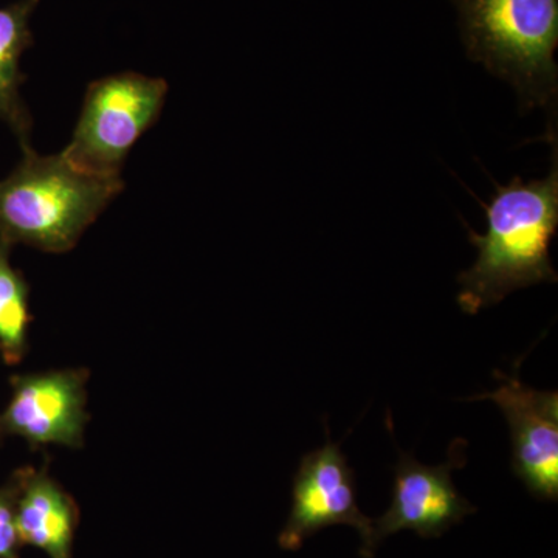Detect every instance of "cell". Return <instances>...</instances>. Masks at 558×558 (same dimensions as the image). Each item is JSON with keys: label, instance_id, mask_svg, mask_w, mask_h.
<instances>
[{"label": "cell", "instance_id": "7", "mask_svg": "<svg viewBox=\"0 0 558 558\" xmlns=\"http://www.w3.org/2000/svg\"><path fill=\"white\" fill-rule=\"evenodd\" d=\"M512 376L494 371L499 387L468 400H490L505 414L512 438V470L529 494L543 501L558 499V392L538 391Z\"/></svg>", "mask_w": 558, "mask_h": 558}, {"label": "cell", "instance_id": "10", "mask_svg": "<svg viewBox=\"0 0 558 558\" xmlns=\"http://www.w3.org/2000/svg\"><path fill=\"white\" fill-rule=\"evenodd\" d=\"M39 0H17L0 9V120L21 145L31 143L32 117L22 100L21 58L33 44L31 20Z\"/></svg>", "mask_w": 558, "mask_h": 558}, {"label": "cell", "instance_id": "2", "mask_svg": "<svg viewBox=\"0 0 558 558\" xmlns=\"http://www.w3.org/2000/svg\"><path fill=\"white\" fill-rule=\"evenodd\" d=\"M22 153L17 167L0 180V241L69 252L124 182L81 170L61 153L39 156L31 143L22 145Z\"/></svg>", "mask_w": 558, "mask_h": 558}, {"label": "cell", "instance_id": "11", "mask_svg": "<svg viewBox=\"0 0 558 558\" xmlns=\"http://www.w3.org/2000/svg\"><path fill=\"white\" fill-rule=\"evenodd\" d=\"M11 245L0 241V354L3 362L17 365L28 347L31 286L10 263Z\"/></svg>", "mask_w": 558, "mask_h": 558}, {"label": "cell", "instance_id": "8", "mask_svg": "<svg viewBox=\"0 0 558 558\" xmlns=\"http://www.w3.org/2000/svg\"><path fill=\"white\" fill-rule=\"evenodd\" d=\"M468 440L454 439L444 464L429 468L399 450L395 465V495L391 506L374 520V543L399 531H414L422 538L440 537L447 529L476 512L454 487L453 470L468 464Z\"/></svg>", "mask_w": 558, "mask_h": 558}, {"label": "cell", "instance_id": "5", "mask_svg": "<svg viewBox=\"0 0 558 558\" xmlns=\"http://www.w3.org/2000/svg\"><path fill=\"white\" fill-rule=\"evenodd\" d=\"M292 510L288 523L279 534L282 549L296 550L304 539L322 529L348 524L357 529L363 558H373L374 520L357 506V484L354 469L349 465L340 444L328 438L322 449L301 458L292 487Z\"/></svg>", "mask_w": 558, "mask_h": 558}, {"label": "cell", "instance_id": "4", "mask_svg": "<svg viewBox=\"0 0 558 558\" xmlns=\"http://www.w3.org/2000/svg\"><path fill=\"white\" fill-rule=\"evenodd\" d=\"M167 94V81L142 73L92 81L62 156L92 174L120 178L135 143L159 120Z\"/></svg>", "mask_w": 558, "mask_h": 558}, {"label": "cell", "instance_id": "6", "mask_svg": "<svg viewBox=\"0 0 558 558\" xmlns=\"http://www.w3.org/2000/svg\"><path fill=\"white\" fill-rule=\"evenodd\" d=\"M87 369L47 371L10 379L11 399L0 414V436H17L36 447L80 449L89 422Z\"/></svg>", "mask_w": 558, "mask_h": 558}, {"label": "cell", "instance_id": "1", "mask_svg": "<svg viewBox=\"0 0 558 558\" xmlns=\"http://www.w3.org/2000/svg\"><path fill=\"white\" fill-rule=\"evenodd\" d=\"M553 163L542 180L512 179L497 185V194L486 209L487 231L470 230L469 241L478 258L458 277V304L476 315L495 306L515 290L539 282H557L549 245L558 227V156L554 138Z\"/></svg>", "mask_w": 558, "mask_h": 558}, {"label": "cell", "instance_id": "3", "mask_svg": "<svg viewBox=\"0 0 558 558\" xmlns=\"http://www.w3.org/2000/svg\"><path fill=\"white\" fill-rule=\"evenodd\" d=\"M470 60L508 81L520 108H553L558 94V0H453Z\"/></svg>", "mask_w": 558, "mask_h": 558}, {"label": "cell", "instance_id": "9", "mask_svg": "<svg viewBox=\"0 0 558 558\" xmlns=\"http://www.w3.org/2000/svg\"><path fill=\"white\" fill-rule=\"evenodd\" d=\"M20 483L16 526L22 545L44 550L50 558H72L80 509L47 468L14 473Z\"/></svg>", "mask_w": 558, "mask_h": 558}, {"label": "cell", "instance_id": "12", "mask_svg": "<svg viewBox=\"0 0 558 558\" xmlns=\"http://www.w3.org/2000/svg\"><path fill=\"white\" fill-rule=\"evenodd\" d=\"M20 483L16 475L0 488V558H20L22 546L16 526V499Z\"/></svg>", "mask_w": 558, "mask_h": 558}]
</instances>
